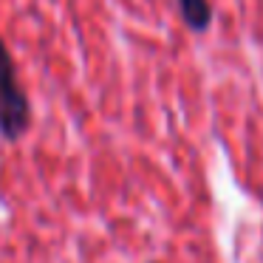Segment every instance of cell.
Here are the masks:
<instances>
[{"label": "cell", "mask_w": 263, "mask_h": 263, "mask_svg": "<svg viewBox=\"0 0 263 263\" xmlns=\"http://www.w3.org/2000/svg\"><path fill=\"white\" fill-rule=\"evenodd\" d=\"M29 122H31L29 99H26V91L17 82L12 54H9L6 43L0 40V133L9 142H17L26 133Z\"/></svg>", "instance_id": "6da1fadb"}, {"label": "cell", "mask_w": 263, "mask_h": 263, "mask_svg": "<svg viewBox=\"0 0 263 263\" xmlns=\"http://www.w3.org/2000/svg\"><path fill=\"white\" fill-rule=\"evenodd\" d=\"M178 9H181L184 20L193 31H206L212 23V6L210 0H178Z\"/></svg>", "instance_id": "7a4b0ae2"}]
</instances>
